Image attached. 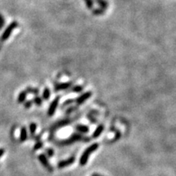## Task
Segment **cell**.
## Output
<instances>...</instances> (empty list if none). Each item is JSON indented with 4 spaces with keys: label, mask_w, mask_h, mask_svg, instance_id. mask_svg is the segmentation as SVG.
Listing matches in <instances>:
<instances>
[{
    "label": "cell",
    "mask_w": 176,
    "mask_h": 176,
    "mask_svg": "<svg viewBox=\"0 0 176 176\" xmlns=\"http://www.w3.org/2000/svg\"><path fill=\"white\" fill-rule=\"evenodd\" d=\"M93 14L95 16H101L105 14V10L102 8H95L93 10Z\"/></svg>",
    "instance_id": "cell-16"
},
{
    "label": "cell",
    "mask_w": 176,
    "mask_h": 176,
    "mask_svg": "<svg viewBox=\"0 0 176 176\" xmlns=\"http://www.w3.org/2000/svg\"><path fill=\"white\" fill-rule=\"evenodd\" d=\"M47 154L48 155V157H53L54 155V151L51 148H48L47 149Z\"/></svg>",
    "instance_id": "cell-24"
},
{
    "label": "cell",
    "mask_w": 176,
    "mask_h": 176,
    "mask_svg": "<svg viewBox=\"0 0 176 176\" xmlns=\"http://www.w3.org/2000/svg\"><path fill=\"white\" fill-rule=\"evenodd\" d=\"M33 103L35 104L37 106H40L42 105V99L40 97L36 96L34 99H33Z\"/></svg>",
    "instance_id": "cell-21"
},
{
    "label": "cell",
    "mask_w": 176,
    "mask_h": 176,
    "mask_svg": "<svg viewBox=\"0 0 176 176\" xmlns=\"http://www.w3.org/2000/svg\"><path fill=\"white\" fill-rule=\"evenodd\" d=\"M99 146H100L99 143H93V144H91V146H89V147L83 152V153H82V156H81L79 160V163L81 166H83L87 163V161H88V159H89L90 155H91L92 153H94L95 151L97 150L98 148H99Z\"/></svg>",
    "instance_id": "cell-1"
},
{
    "label": "cell",
    "mask_w": 176,
    "mask_h": 176,
    "mask_svg": "<svg viewBox=\"0 0 176 176\" xmlns=\"http://www.w3.org/2000/svg\"><path fill=\"white\" fill-rule=\"evenodd\" d=\"M75 140H85V138H83V136L78 134H75V135H72L71 138L69 139V142H73Z\"/></svg>",
    "instance_id": "cell-13"
},
{
    "label": "cell",
    "mask_w": 176,
    "mask_h": 176,
    "mask_svg": "<svg viewBox=\"0 0 176 176\" xmlns=\"http://www.w3.org/2000/svg\"><path fill=\"white\" fill-rule=\"evenodd\" d=\"M88 118H89L90 121H91L92 123H96V120H95V119H94V118H93V117H92V116H91V115H88Z\"/></svg>",
    "instance_id": "cell-25"
},
{
    "label": "cell",
    "mask_w": 176,
    "mask_h": 176,
    "mask_svg": "<svg viewBox=\"0 0 176 176\" xmlns=\"http://www.w3.org/2000/svg\"><path fill=\"white\" fill-rule=\"evenodd\" d=\"M99 5L100 6V8L104 9V10H106L109 7V3L106 0H95Z\"/></svg>",
    "instance_id": "cell-11"
},
{
    "label": "cell",
    "mask_w": 176,
    "mask_h": 176,
    "mask_svg": "<svg viewBox=\"0 0 176 176\" xmlns=\"http://www.w3.org/2000/svg\"><path fill=\"white\" fill-rule=\"evenodd\" d=\"M84 2L88 9L93 8V0H84Z\"/></svg>",
    "instance_id": "cell-19"
},
{
    "label": "cell",
    "mask_w": 176,
    "mask_h": 176,
    "mask_svg": "<svg viewBox=\"0 0 176 176\" xmlns=\"http://www.w3.org/2000/svg\"><path fill=\"white\" fill-rule=\"evenodd\" d=\"M77 130H78L79 132L82 133H88L89 132V128L87 127V126L84 125H78L76 126Z\"/></svg>",
    "instance_id": "cell-12"
},
{
    "label": "cell",
    "mask_w": 176,
    "mask_h": 176,
    "mask_svg": "<svg viewBox=\"0 0 176 176\" xmlns=\"http://www.w3.org/2000/svg\"><path fill=\"white\" fill-rule=\"evenodd\" d=\"M82 89H83V87L82 86H75L73 88V91L74 93H80L81 91H82Z\"/></svg>",
    "instance_id": "cell-20"
},
{
    "label": "cell",
    "mask_w": 176,
    "mask_h": 176,
    "mask_svg": "<svg viewBox=\"0 0 176 176\" xmlns=\"http://www.w3.org/2000/svg\"><path fill=\"white\" fill-rule=\"evenodd\" d=\"M74 161H75V157H70L69 158L66 159V160L60 161L57 166H58V168H64V167H66V166L72 165L74 162Z\"/></svg>",
    "instance_id": "cell-6"
},
{
    "label": "cell",
    "mask_w": 176,
    "mask_h": 176,
    "mask_svg": "<svg viewBox=\"0 0 176 176\" xmlns=\"http://www.w3.org/2000/svg\"><path fill=\"white\" fill-rule=\"evenodd\" d=\"M36 128H37V125H36V123H30V125H29V131H30V135L32 136L34 135L36 131Z\"/></svg>",
    "instance_id": "cell-15"
},
{
    "label": "cell",
    "mask_w": 176,
    "mask_h": 176,
    "mask_svg": "<svg viewBox=\"0 0 176 176\" xmlns=\"http://www.w3.org/2000/svg\"><path fill=\"white\" fill-rule=\"evenodd\" d=\"M28 138V133L27 130L25 126H22L21 129V134H20V141L21 142H25Z\"/></svg>",
    "instance_id": "cell-7"
},
{
    "label": "cell",
    "mask_w": 176,
    "mask_h": 176,
    "mask_svg": "<svg viewBox=\"0 0 176 176\" xmlns=\"http://www.w3.org/2000/svg\"><path fill=\"white\" fill-rule=\"evenodd\" d=\"M70 87H71V83H70V82H65V83H60V84L56 85L55 89H56V91H60V90L68 89V88H69Z\"/></svg>",
    "instance_id": "cell-8"
},
{
    "label": "cell",
    "mask_w": 176,
    "mask_h": 176,
    "mask_svg": "<svg viewBox=\"0 0 176 176\" xmlns=\"http://www.w3.org/2000/svg\"><path fill=\"white\" fill-rule=\"evenodd\" d=\"M32 103H33L32 100H28V101H26V102H25L24 107L26 108V109H29V108L31 107V105H32Z\"/></svg>",
    "instance_id": "cell-23"
},
{
    "label": "cell",
    "mask_w": 176,
    "mask_h": 176,
    "mask_svg": "<svg viewBox=\"0 0 176 176\" xmlns=\"http://www.w3.org/2000/svg\"><path fill=\"white\" fill-rule=\"evenodd\" d=\"M103 130H104V126L103 125H100L98 126V127L95 129V130L93 133V135H92V137L94 139L98 138L100 135H101V133L103 132Z\"/></svg>",
    "instance_id": "cell-9"
},
{
    "label": "cell",
    "mask_w": 176,
    "mask_h": 176,
    "mask_svg": "<svg viewBox=\"0 0 176 176\" xmlns=\"http://www.w3.org/2000/svg\"><path fill=\"white\" fill-rule=\"evenodd\" d=\"M60 98V96L56 97V99H55V100L51 102V105H50V107H49V109H48V112H47L49 116H52V115L55 113V112H56V108H57V106H58V105H59Z\"/></svg>",
    "instance_id": "cell-4"
},
{
    "label": "cell",
    "mask_w": 176,
    "mask_h": 176,
    "mask_svg": "<svg viewBox=\"0 0 176 176\" xmlns=\"http://www.w3.org/2000/svg\"><path fill=\"white\" fill-rule=\"evenodd\" d=\"M26 91H27V93H30V94L33 95H38L39 93V91L37 88H32V87H27Z\"/></svg>",
    "instance_id": "cell-17"
},
{
    "label": "cell",
    "mask_w": 176,
    "mask_h": 176,
    "mask_svg": "<svg viewBox=\"0 0 176 176\" xmlns=\"http://www.w3.org/2000/svg\"><path fill=\"white\" fill-rule=\"evenodd\" d=\"M17 26H18L17 21H13V22H12V23L7 27L5 31L3 32L2 36H1V40H2V41H5V40L8 39V38L10 37L11 33H12V31L14 30Z\"/></svg>",
    "instance_id": "cell-2"
},
{
    "label": "cell",
    "mask_w": 176,
    "mask_h": 176,
    "mask_svg": "<svg viewBox=\"0 0 176 176\" xmlns=\"http://www.w3.org/2000/svg\"><path fill=\"white\" fill-rule=\"evenodd\" d=\"M91 176H104V175H101V174H96V173H95V174H93Z\"/></svg>",
    "instance_id": "cell-28"
},
{
    "label": "cell",
    "mask_w": 176,
    "mask_h": 176,
    "mask_svg": "<svg viewBox=\"0 0 176 176\" xmlns=\"http://www.w3.org/2000/svg\"><path fill=\"white\" fill-rule=\"evenodd\" d=\"M4 152H5V150L3 148H0V157L4 154Z\"/></svg>",
    "instance_id": "cell-26"
},
{
    "label": "cell",
    "mask_w": 176,
    "mask_h": 176,
    "mask_svg": "<svg viewBox=\"0 0 176 176\" xmlns=\"http://www.w3.org/2000/svg\"><path fill=\"white\" fill-rule=\"evenodd\" d=\"M4 18H3V16L1 14H0V30L3 29V26H4Z\"/></svg>",
    "instance_id": "cell-22"
},
{
    "label": "cell",
    "mask_w": 176,
    "mask_h": 176,
    "mask_svg": "<svg viewBox=\"0 0 176 176\" xmlns=\"http://www.w3.org/2000/svg\"><path fill=\"white\" fill-rule=\"evenodd\" d=\"M38 160L40 161V162H41L42 165H43L44 167H46V168L48 170V171H50V172L53 171V167L50 165L48 160H47V157L44 155V154H40V155L38 156Z\"/></svg>",
    "instance_id": "cell-3"
},
{
    "label": "cell",
    "mask_w": 176,
    "mask_h": 176,
    "mask_svg": "<svg viewBox=\"0 0 176 176\" xmlns=\"http://www.w3.org/2000/svg\"><path fill=\"white\" fill-rule=\"evenodd\" d=\"M91 95H92V92H91V91L85 92V93L81 95H80L78 99H77L76 103L78 105H82V104H83L85 101H87V100H88V99H89L90 97L91 96Z\"/></svg>",
    "instance_id": "cell-5"
},
{
    "label": "cell",
    "mask_w": 176,
    "mask_h": 176,
    "mask_svg": "<svg viewBox=\"0 0 176 176\" xmlns=\"http://www.w3.org/2000/svg\"><path fill=\"white\" fill-rule=\"evenodd\" d=\"M43 146V143L42 141H38L37 143H35V145L33 147V151H37L38 149H40Z\"/></svg>",
    "instance_id": "cell-18"
},
{
    "label": "cell",
    "mask_w": 176,
    "mask_h": 176,
    "mask_svg": "<svg viewBox=\"0 0 176 176\" xmlns=\"http://www.w3.org/2000/svg\"><path fill=\"white\" fill-rule=\"evenodd\" d=\"M50 95H51V92H50V90L49 88L46 87L43 91V98L45 100H48L49 98H50Z\"/></svg>",
    "instance_id": "cell-14"
},
{
    "label": "cell",
    "mask_w": 176,
    "mask_h": 176,
    "mask_svg": "<svg viewBox=\"0 0 176 176\" xmlns=\"http://www.w3.org/2000/svg\"><path fill=\"white\" fill-rule=\"evenodd\" d=\"M0 49H1V47H0Z\"/></svg>",
    "instance_id": "cell-29"
},
{
    "label": "cell",
    "mask_w": 176,
    "mask_h": 176,
    "mask_svg": "<svg viewBox=\"0 0 176 176\" xmlns=\"http://www.w3.org/2000/svg\"><path fill=\"white\" fill-rule=\"evenodd\" d=\"M27 95H28V93H27V91H21L20 94L18 95L17 102L19 103V104L25 102L26 97H27Z\"/></svg>",
    "instance_id": "cell-10"
},
{
    "label": "cell",
    "mask_w": 176,
    "mask_h": 176,
    "mask_svg": "<svg viewBox=\"0 0 176 176\" xmlns=\"http://www.w3.org/2000/svg\"><path fill=\"white\" fill-rule=\"evenodd\" d=\"M73 102H74V100H68V101H66V102H64V105H69V104H70V103H73Z\"/></svg>",
    "instance_id": "cell-27"
}]
</instances>
